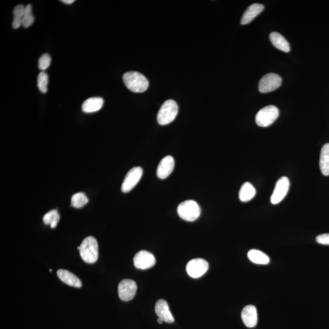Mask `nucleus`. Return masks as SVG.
Instances as JSON below:
<instances>
[{"instance_id":"obj_32","label":"nucleus","mask_w":329,"mask_h":329,"mask_svg":"<svg viewBox=\"0 0 329 329\" xmlns=\"http://www.w3.org/2000/svg\"><path fill=\"white\" fill-rule=\"evenodd\" d=\"M53 270L52 269H50V271L52 272Z\"/></svg>"},{"instance_id":"obj_12","label":"nucleus","mask_w":329,"mask_h":329,"mask_svg":"<svg viewBox=\"0 0 329 329\" xmlns=\"http://www.w3.org/2000/svg\"><path fill=\"white\" fill-rule=\"evenodd\" d=\"M174 168H175V159L172 156H167L163 158L157 167V177L160 179L168 178L173 172Z\"/></svg>"},{"instance_id":"obj_23","label":"nucleus","mask_w":329,"mask_h":329,"mask_svg":"<svg viewBox=\"0 0 329 329\" xmlns=\"http://www.w3.org/2000/svg\"><path fill=\"white\" fill-rule=\"evenodd\" d=\"M88 199L84 193H77L71 197V205L74 208H81L87 204Z\"/></svg>"},{"instance_id":"obj_31","label":"nucleus","mask_w":329,"mask_h":329,"mask_svg":"<svg viewBox=\"0 0 329 329\" xmlns=\"http://www.w3.org/2000/svg\"><path fill=\"white\" fill-rule=\"evenodd\" d=\"M164 322V321H163L161 318H158L157 319V323L159 324H162V323Z\"/></svg>"},{"instance_id":"obj_26","label":"nucleus","mask_w":329,"mask_h":329,"mask_svg":"<svg viewBox=\"0 0 329 329\" xmlns=\"http://www.w3.org/2000/svg\"><path fill=\"white\" fill-rule=\"evenodd\" d=\"M52 59L48 54H44L41 56L39 60V68L41 70L44 71L49 67Z\"/></svg>"},{"instance_id":"obj_20","label":"nucleus","mask_w":329,"mask_h":329,"mask_svg":"<svg viewBox=\"0 0 329 329\" xmlns=\"http://www.w3.org/2000/svg\"><path fill=\"white\" fill-rule=\"evenodd\" d=\"M256 193V189L252 184L250 183H245L241 187L239 198L242 202L250 201L255 196Z\"/></svg>"},{"instance_id":"obj_6","label":"nucleus","mask_w":329,"mask_h":329,"mask_svg":"<svg viewBox=\"0 0 329 329\" xmlns=\"http://www.w3.org/2000/svg\"><path fill=\"white\" fill-rule=\"evenodd\" d=\"M281 77L275 73H268L262 77L259 84V92L269 93L276 90L281 85Z\"/></svg>"},{"instance_id":"obj_19","label":"nucleus","mask_w":329,"mask_h":329,"mask_svg":"<svg viewBox=\"0 0 329 329\" xmlns=\"http://www.w3.org/2000/svg\"><path fill=\"white\" fill-rule=\"evenodd\" d=\"M320 167L323 175L329 176V143H326L321 151Z\"/></svg>"},{"instance_id":"obj_13","label":"nucleus","mask_w":329,"mask_h":329,"mask_svg":"<svg viewBox=\"0 0 329 329\" xmlns=\"http://www.w3.org/2000/svg\"><path fill=\"white\" fill-rule=\"evenodd\" d=\"M242 319L244 325L248 328L255 327L258 322V310L252 305H249L243 309Z\"/></svg>"},{"instance_id":"obj_22","label":"nucleus","mask_w":329,"mask_h":329,"mask_svg":"<svg viewBox=\"0 0 329 329\" xmlns=\"http://www.w3.org/2000/svg\"><path fill=\"white\" fill-rule=\"evenodd\" d=\"M60 219V215L57 210H52L48 212L43 218L44 223L47 225H50L52 229L55 228L58 226V223Z\"/></svg>"},{"instance_id":"obj_15","label":"nucleus","mask_w":329,"mask_h":329,"mask_svg":"<svg viewBox=\"0 0 329 329\" xmlns=\"http://www.w3.org/2000/svg\"><path fill=\"white\" fill-rule=\"evenodd\" d=\"M264 8L263 5L262 4L254 3L251 4L243 14L242 19H241V24L244 25L250 23L257 16L263 11Z\"/></svg>"},{"instance_id":"obj_24","label":"nucleus","mask_w":329,"mask_h":329,"mask_svg":"<svg viewBox=\"0 0 329 329\" xmlns=\"http://www.w3.org/2000/svg\"><path fill=\"white\" fill-rule=\"evenodd\" d=\"M32 6L31 4H28L25 7V14L22 18V26L25 28H29L33 25L34 21V17L32 14Z\"/></svg>"},{"instance_id":"obj_11","label":"nucleus","mask_w":329,"mask_h":329,"mask_svg":"<svg viewBox=\"0 0 329 329\" xmlns=\"http://www.w3.org/2000/svg\"><path fill=\"white\" fill-rule=\"evenodd\" d=\"M290 188V181L287 177L280 178L277 181L271 197V202L272 204H279L287 195Z\"/></svg>"},{"instance_id":"obj_25","label":"nucleus","mask_w":329,"mask_h":329,"mask_svg":"<svg viewBox=\"0 0 329 329\" xmlns=\"http://www.w3.org/2000/svg\"><path fill=\"white\" fill-rule=\"evenodd\" d=\"M48 84V76L45 71H42L37 77V85L41 92L46 93Z\"/></svg>"},{"instance_id":"obj_30","label":"nucleus","mask_w":329,"mask_h":329,"mask_svg":"<svg viewBox=\"0 0 329 329\" xmlns=\"http://www.w3.org/2000/svg\"><path fill=\"white\" fill-rule=\"evenodd\" d=\"M61 2H63L64 4H71L73 3L74 2V0H62Z\"/></svg>"},{"instance_id":"obj_9","label":"nucleus","mask_w":329,"mask_h":329,"mask_svg":"<svg viewBox=\"0 0 329 329\" xmlns=\"http://www.w3.org/2000/svg\"><path fill=\"white\" fill-rule=\"evenodd\" d=\"M137 286L135 282L131 279H125L120 282L118 287L119 298L123 301H129L134 298Z\"/></svg>"},{"instance_id":"obj_16","label":"nucleus","mask_w":329,"mask_h":329,"mask_svg":"<svg viewBox=\"0 0 329 329\" xmlns=\"http://www.w3.org/2000/svg\"><path fill=\"white\" fill-rule=\"evenodd\" d=\"M57 275L61 281L71 287L81 288L82 282L76 275L66 269H59Z\"/></svg>"},{"instance_id":"obj_28","label":"nucleus","mask_w":329,"mask_h":329,"mask_svg":"<svg viewBox=\"0 0 329 329\" xmlns=\"http://www.w3.org/2000/svg\"><path fill=\"white\" fill-rule=\"evenodd\" d=\"M316 240L320 244L324 245H329V234H324L318 235L316 238Z\"/></svg>"},{"instance_id":"obj_8","label":"nucleus","mask_w":329,"mask_h":329,"mask_svg":"<svg viewBox=\"0 0 329 329\" xmlns=\"http://www.w3.org/2000/svg\"><path fill=\"white\" fill-rule=\"evenodd\" d=\"M208 269V262L202 259H195L187 264L186 271L192 278H199L205 274Z\"/></svg>"},{"instance_id":"obj_7","label":"nucleus","mask_w":329,"mask_h":329,"mask_svg":"<svg viewBox=\"0 0 329 329\" xmlns=\"http://www.w3.org/2000/svg\"><path fill=\"white\" fill-rule=\"evenodd\" d=\"M143 169L141 167H133L126 175L122 186V191L128 193L137 186L143 175Z\"/></svg>"},{"instance_id":"obj_14","label":"nucleus","mask_w":329,"mask_h":329,"mask_svg":"<svg viewBox=\"0 0 329 329\" xmlns=\"http://www.w3.org/2000/svg\"><path fill=\"white\" fill-rule=\"evenodd\" d=\"M155 312L158 317L161 318L164 322L173 323L175 322L173 316L170 312L169 306L167 302L164 299L157 301L155 306Z\"/></svg>"},{"instance_id":"obj_17","label":"nucleus","mask_w":329,"mask_h":329,"mask_svg":"<svg viewBox=\"0 0 329 329\" xmlns=\"http://www.w3.org/2000/svg\"><path fill=\"white\" fill-rule=\"evenodd\" d=\"M269 39L271 44L277 49L285 53L290 52V44H289L288 42L281 34L276 33V32H272V33L269 34Z\"/></svg>"},{"instance_id":"obj_10","label":"nucleus","mask_w":329,"mask_h":329,"mask_svg":"<svg viewBox=\"0 0 329 329\" xmlns=\"http://www.w3.org/2000/svg\"><path fill=\"white\" fill-rule=\"evenodd\" d=\"M156 264V259L153 254L146 251H140L133 258V264L136 268L148 269Z\"/></svg>"},{"instance_id":"obj_29","label":"nucleus","mask_w":329,"mask_h":329,"mask_svg":"<svg viewBox=\"0 0 329 329\" xmlns=\"http://www.w3.org/2000/svg\"><path fill=\"white\" fill-rule=\"evenodd\" d=\"M22 25V18L14 17L12 22V27L14 29H18Z\"/></svg>"},{"instance_id":"obj_5","label":"nucleus","mask_w":329,"mask_h":329,"mask_svg":"<svg viewBox=\"0 0 329 329\" xmlns=\"http://www.w3.org/2000/svg\"><path fill=\"white\" fill-rule=\"evenodd\" d=\"M279 109L272 105L267 106L262 109L257 114L256 122L261 127L266 128L273 124L279 117Z\"/></svg>"},{"instance_id":"obj_1","label":"nucleus","mask_w":329,"mask_h":329,"mask_svg":"<svg viewBox=\"0 0 329 329\" xmlns=\"http://www.w3.org/2000/svg\"><path fill=\"white\" fill-rule=\"evenodd\" d=\"M124 81L128 89L135 93H141L148 89L149 82L143 74L137 71H129L126 73Z\"/></svg>"},{"instance_id":"obj_27","label":"nucleus","mask_w":329,"mask_h":329,"mask_svg":"<svg viewBox=\"0 0 329 329\" xmlns=\"http://www.w3.org/2000/svg\"><path fill=\"white\" fill-rule=\"evenodd\" d=\"M25 7L23 5H18V6H16L14 8V11H13V14H14V17L21 18H22L25 14Z\"/></svg>"},{"instance_id":"obj_4","label":"nucleus","mask_w":329,"mask_h":329,"mask_svg":"<svg viewBox=\"0 0 329 329\" xmlns=\"http://www.w3.org/2000/svg\"><path fill=\"white\" fill-rule=\"evenodd\" d=\"M178 213L184 220L192 222L197 220L200 215L199 205L194 200L181 202L178 207Z\"/></svg>"},{"instance_id":"obj_2","label":"nucleus","mask_w":329,"mask_h":329,"mask_svg":"<svg viewBox=\"0 0 329 329\" xmlns=\"http://www.w3.org/2000/svg\"><path fill=\"white\" fill-rule=\"evenodd\" d=\"M79 254L85 263H94L98 259L97 241L93 237H87L83 240L79 247Z\"/></svg>"},{"instance_id":"obj_18","label":"nucleus","mask_w":329,"mask_h":329,"mask_svg":"<svg viewBox=\"0 0 329 329\" xmlns=\"http://www.w3.org/2000/svg\"><path fill=\"white\" fill-rule=\"evenodd\" d=\"M104 104L103 98L93 97L87 99L82 105V111L85 113H93L102 108Z\"/></svg>"},{"instance_id":"obj_3","label":"nucleus","mask_w":329,"mask_h":329,"mask_svg":"<svg viewBox=\"0 0 329 329\" xmlns=\"http://www.w3.org/2000/svg\"><path fill=\"white\" fill-rule=\"evenodd\" d=\"M178 114V104L173 100H168L163 103L158 112V124L162 126L170 124L175 120Z\"/></svg>"},{"instance_id":"obj_21","label":"nucleus","mask_w":329,"mask_h":329,"mask_svg":"<svg viewBox=\"0 0 329 329\" xmlns=\"http://www.w3.org/2000/svg\"><path fill=\"white\" fill-rule=\"evenodd\" d=\"M249 259L254 263L258 264H267L270 259L266 254L258 250H251L248 253Z\"/></svg>"}]
</instances>
